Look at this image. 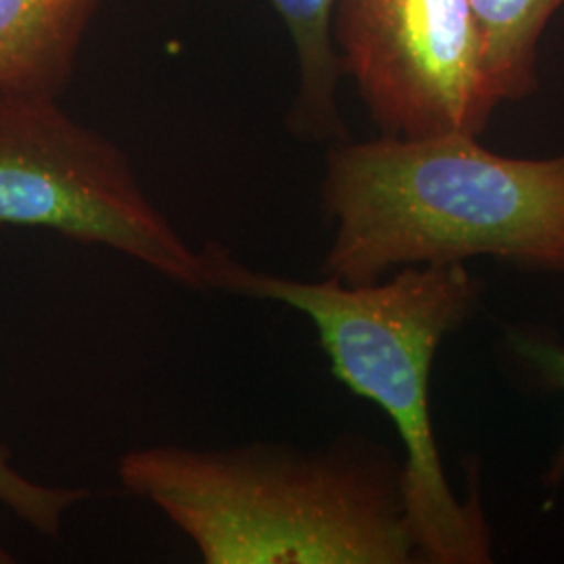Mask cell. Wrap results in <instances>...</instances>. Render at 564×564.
Returning a JSON list of instances; mask_svg holds the SVG:
<instances>
[{
    "label": "cell",
    "mask_w": 564,
    "mask_h": 564,
    "mask_svg": "<svg viewBox=\"0 0 564 564\" xmlns=\"http://www.w3.org/2000/svg\"><path fill=\"white\" fill-rule=\"evenodd\" d=\"M95 498L97 494L88 487L39 484L30 479L11 460V449L0 444V506L11 510L21 523L42 538L59 540L67 514Z\"/></svg>",
    "instance_id": "9c48e42d"
},
{
    "label": "cell",
    "mask_w": 564,
    "mask_h": 564,
    "mask_svg": "<svg viewBox=\"0 0 564 564\" xmlns=\"http://www.w3.org/2000/svg\"><path fill=\"white\" fill-rule=\"evenodd\" d=\"M15 563V556L11 554V550L7 547V545L0 542V564H11Z\"/></svg>",
    "instance_id": "8fae6325"
},
{
    "label": "cell",
    "mask_w": 564,
    "mask_h": 564,
    "mask_svg": "<svg viewBox=\"0 0 564 564\" xmlns=\"http://www.w3.org/2000/svg\"><path fill=\"white\" fill-rule=\"evenodd\" d=\"M323 205L324 272L345 284L477 256L564 272V155L506 158L463 132L347 139L326 155Z\"/></svg>",
    "instance_id": "7a4b0ae2"
},
{
    "label": "cell",
    "mask_w": 564,
    "mask_h": 564,
    "mask_svg": "<svg viewBox=\"0 0 564 564\" xmlns=\"http://www.w3.org/2000/svg\"><path fill=\"white\" fill-rule=\"evenodd\" d=\"M481 57L500 101H523L538 88V46L564 0H468Z\"/></svg>",
    "instance_id": "ba28073f"
},
{
    "label": "cell",
    "mask_w": 564,
    "mask_h": 564,
    "mask_svg": "<svg viewBox=\"0 0 564 564\" xmlns=\"http://www.w3.org/2000/svg\"><path fill=\"white\" fill-rule=\"evenodd\" d=\"M333 39L387 137H479L502 102L468 0H337Z\"/></svg>",
    "instance_id": "5b68a950"
},
{
    "label": "cell",
    "mask_w": 564,
    "mask_h": 564,
    "mask_svg": "<svg viewBox=\"0 0 564 564\" xmlns=\"http://www.w3.org/2000/svg\"><path fill=\"white\" fill-rule=\"evenodd\" d=\"M99 0H0V97L59 99Z\"/></svg>",
    "instance_id": "8992f818"
},
{
    "label": "cell",
    "mask_w": 564,
    "mask_h": 564,
    "mask_svg": "<svg viewBox=\"0 0 564 564\" xmlns=\"http://www.w3.org/2000/svg\"><path fill=\"white\" fill-rule=\"evenodd\" d=\"M121 487L155 506L205 564H405L402 466L379 445H149L118 463Z\"/></svg>",
    "instance_id": "6da1fadb"
},
{
    "label": "cell",
    "mask_w": 564,
    "mask_h": 564,
    "mask_svg": "<svg viewBox=\"0 0 564 564\" xmlns=\"http://www.w3.org/2000/svg\"><path fill=\"white\" fill-rule=\"evenodd\" d=\"M207 291L289 305L307 316L335 377L356 395L383 408L403 445V508L419 561H489V531L477 502L460 505L445 481L429 414L435 351L466 321L477 284L463 263L408 268L389 281L345 284L297 281L235 258L224 242L199 247Z\"/></svg>",
    "instance_id": "3957f363"
},
{
    "label": "cell",
    "mask_w": 564,
    "mask_h": 564,
    "mask_svg": "<svg viewBox=\"0 0 564 564\" xmlns=\"http://www.w3.org/2000/svg\"><path fill=\"white\" fill-rule=\"evenodd\" d=\"M512 347L523 358L524 362L533 366V370L540 375V379L552 389L564 391V349L542 341L538 337H524V335H512L510 337ZM564 481V442L558 449L554 463L547 470V484L558 485Z\"/></svg>",
    "instance_id": "30bf717a"
},
{
    "label": "cell",
    "mask_w": 564,
    "mask_h": 564,
    "mask_svg": "<svg viewBox=\"0 0 564 564\" xmlns=\"http://www.w3.org/2000/svg\"><path fill=\"white\" fill-rule=\"evenodd\" d=\"M279 11L300 65V90L286 118L289 132L302 141H347L337 107L343 69L333 21L337 0H270Z\"/></svg>",
    "instance_id": "52a82bcc"
},
{
    "label": "cell",
    "mask_w": 564,
    "mask_h": 564,
    "mask_svg": "<svg viewBox=\"0 0 564 564\" xmlns=\"http://www.w3.org/2000/svg\"><path fill=\"white\" fill-rule=\"evenodd\" d=\"M46 228L101 245L188 291L202 251L153 202L128 153L51 97H0V228Z\"/></svg>",
    "instance_id": "277c9868"
}]
</instances>
